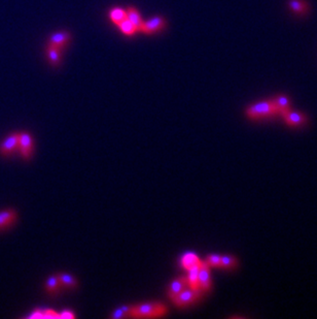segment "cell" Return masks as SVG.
Returning <instances> with one entry per match:
<instances>
[{
  "mask_svg": "<svg viewBox=\"0 0 317 319\" xmlns=\"http://www.w3.org/2000/svg\"><path fill=\"white\" fill-rule=\"evenodd\" d=\"M168 313V308L158 301H149L132 308L131 318H157L163 317Z\"/></svg>",
  "mask_w": 317,
  "mask_h": 319,
  "instance_id": "cell-1",
  "label": "cell"
},
{
  "mask_svg": "<svg viewBox=\"0 0 317 319\" xmlns=\"http://www.w3.org/2000/svg\"><path fill=\"white\" fill-rule=\"evenodd\" d=\"M276 114H278V112L272 100H264L257 102L246 110V115L251 120L269 118Z\"/></svg>",
  "mask_w": 317,
  "mask_h": 319,
  "instance_id": "cell-2",
  "label": "cell"
},
{
  "mask_svg": "<svg viewBox=\"0 0 317 319\" xmlns=\"http://www.w3.org/2000/svg\"><path fill=\"white\" fill-rule=\"evenodd\" d=\"M165 27H166L165 19L160 16H156L147 21H143L142 24L140 25L138 32H141L145 34V36H153V34L163 31Z\"/></svg>",
  "mask_w": 317,
  "mask_h": 319,
  "instance_id": "cell-3",
  "label": "cell"
},
{
  "mask_svg": "<svg viewBox=\"0 0 317 319\" xmlns=\"http://www.w3.org/2000/svg\"><path fill=\"white\" fill-rule=\"evenodd\" d=\"M33 149L34 141L32 135L27 131H21L19 136V148H18L21 157L26 161L30 160L33 155Z\"/></svg>",
  "mask_w": 317,
  "mask_h": 319,
  "instance_id": "cell-4",
  "label": "cell"
},
{
  "mask_svg": "<svg viewBox=\"0 0 317 319\" xmlns=\"http://www.w3.org/2000/svg\"><path fill=\"white\" fill-rule=\"evenodd\" d=\"M201 294V291L194 290L189 287L183 289L177 297L172 300V301L175 304V306H177L178 308H186L197 301Z\"/></svg>",
  "mask_w": 317,
  "mask_h": 319,
  "instance_id": "cell-5",
  "label": "cell"
},
{
  "mask_svg": "<svg viewBox=\"0 0 317 319\" xmlns=\"http://www.w3.org/2000/svg\"><path fill=\"white\" fill-rule=\"evenodd\" d=\"M20 132H13L8 134L5 139L0 143V156L8 157L13 155L19 148Z\"/></svg>",
  "mask_w": 317,
  "mask_h": 319,
  "instance_id": "cell-6",
  "label": "cell"
},
{
  "mask_svg": "<svg viewBox=\"0 0 317 319\" xmlns=\"http://www.w3.org/2000/svg\"><path fill=\"white\" fill-rule=\"evenodd\" d=\"M199 287L202 292L209 291L211 288L210 266L206 262H201L199 269Z\"/></svg>",
  "mask_w": 317,
  "mask_h": 319,
  "instance_id": "cell-7",
  "label": "cell"
},
{
  "mask_svg": "<svg viewBox=\"0 0 317 319\" xmlns=\"http://www.w3.org/2000/svg\"><path fill=\"white\" fill-rule=\"evenodd\" d=\"M70 39H71V36H70V33L66 30H61V31H57L52 34L49 38L48 45L58 47L60 49L64 50L68 46Z\"/></svg>",
  "mask_w": 317,
  "mask_h": 319,
  "instance_id": "cell-8",
  "label": "cell"
},
{
  "mask_svg": "<svg viewBox=\"0 0 317 319\" xmlns=\"http://www.w3.org/2000/svg\"><path fill=\"white\" fill-rule=\"evenodd\" d=\"M18 220V213L14 209H4L0 211V231L13 226Z\"/></svg>",
  "mask_w": 317,
  "mask_h": 319,
  "instance_id": "cell-9",
  "label": "cell"
},
{
  "mask_svg": "<svg viewBox=\"0 0 317 319\" xmlns=\"http://www.w3.org/2000/svg\"><path fill=\"white\" fill-rule=\"evenodd\" d=\"M281 115H282L286 124H288L289 126H294V127L304 124L307 120L304 114L299 113V112L289 111V110L282 112Z\"/></svg>",
  "mask_w": 317,
  "mask_h": 319,
  "instance_id": "cell-10",
  "label": "cell"
},
{
  "mask_svg": "<svg viewBox=\"0 0 317 319\" xmlns=\"http://www.w3.org/2000/svg\"><path fill=\"white\" fill-rule=\"evenodd\" d=\"M187 287H188L187 277L176 278L170 284L169 290H168V297L172 300L173 299H175L176 297H177L183 289H186Z\"/></svg>",
  "mask_w": 317,
  "mask_h": 319,
  "instance_id": "cell-11",
  "label": "cell"
},
{
  "mask_svg": "<svg viewBox=\"0 0 317 319\" xmlns=\"http://www.w3.org/2000/svg\"><path fill=\"white\" fill-rule=\"evenodd\" d=\"M63 49H60L58 47L50 46L48 45L47 48V57L49 59V62L52 66H59L62 60Z\"/></svg>",
  "mask_w": 317,
  "mask_h": 319,
  "instance_id": "cell-12",
  "label": "cell"
},
{
  "mask_svg": "<svg viewBox=\"0 0 317 319\" xmlns=\"http://www.w3.org/2000/svg\"><path fill=\"white\" fill-rule=\"evenodd\" d=\"M199 269H200V264L193 266L192 269L188 270V276H187L188 287L197 291H201L199 287Z\"/></svg>",
  "mask_w": 317,
  "mask_h": 319,
  "instance_id": "cell-13",
  "label": "cell"
},
{
  "mask_svg": "<svg viewBox=\"0 0 317 319\" xmlns=\"http://www.w3.org/2000/svg\"><path fill=\"white\" fill-rule=\"evenodd\" d=\"M200 263H201V260L199 258V256L197 254H195V253H193V252H188V253L184 254L181 257V261H180L181 266L186 271L192 269L193 266L198 265Z\"/></svg>",
  "mask_w": 317,
  "mask_h": 319,
  "instance_id": "cell-14",
  "label": "cell"
},
{
  "mask_svg": "<svg viewBox=\"0 0 317 319\" xmlns=\"http://www.w3.org/2000/svg\"><path fill=\"white\" fill-rule=\"evenodd\" d=\"M61 287H62V285H61V282L59 280L58 275H52L47 279L46 290L49 295L54 296V295L58 294V291L60 290Z\"/></svg>",
  "mask_w": 317,
  "mask_h": 319,
  "instance_id": "cell-15",
  "label": "cell"
},
{
  "mask_svg": "<svg viewBox=\"0 0 317 319\" xmlns=\"http://www.w3.org/2000/svg\"><path fill=\"white\" fill-rule=\"evenodd\" d=\"M126 19L129 20L132 24H133L137 29H139L140 25L142 24L143 20L141 18V15L136 10L134 6H129L126 10Z\"/></svg>",
  "mask_w": 317,
  "mask_h": 319,
  "instance_id": "cell-16",
  "label": "cell"
},
{
  "mask_svg": "<svg viewBox=\"0 0 317 319\" xmlns=\"http://www.w3.org/2000/svg\"><path fill=\"white\" fill-rule=\"evenodd\" d=\"M58 277L61 282V285L65 288L74 289L78 285L76 278H74L72 275H70L68 273H60V274H58Z\"/></svg>",
  "mask_w": 317,
  "mask_h": 319,
  "instance_id": "cell-17",
  "label": "cell"
},
{
  "mask_svg": "<svg viewBox=\"0 0 317 319\" xmlns=\"http://www.w3.org/2000/svg\"><path fill=\"white\" fill-rule=\"evenodd\" d=\"M118 27L120 29V31L124 34V36L126 37H134L135 34L138 32V29L135 27V26L132 24L129 20L125 19V20H123L121 23H119L118 25Z\"/></svg>",
  "mask_w": 317,
  "mask_h": 319,
  "instance_id": "cell-18",
  "label": "cell"
},
{
  "mask_svg": "<svg viewBox=\"0 0 317 319\" xmlns=\"http://www.w3.org/2000/svg\"><path fill=\"white\" fill-rule=\"evenodd\" d=\"M126 17H127V15H126L125 8L117 6V7H112L109 11V20L114 25H118L123 20H125Z\"/></svg>",
  "mask_w": 317,
  "mask_h": 319,
  "instance_id": "cell-19",
  "label": "cell"
},
{
  "mask_svg": "<svg viewBox=\"0 0 317 319\" xmlns=\"http://www.w3.org/2000/svg\"><path fill=\"white\" fill-rule=\"evenodd\" d=\"M132 308L133 306L131 305H125L122 306L118 309L114 310V311L111 313L110 318L112 319H121V318H131L132 314Z\"/></svg>",
  "mask_w": 317,
  "mask_h": 319,
  "instance_id": "cell-20",
  "label": "cell"
},
{
  "mask_svg": "<svg viewBox=\"0 0 317 319\" xmlns=\"http://www.w3.org/2000/svg\"><path fill=\"white\" fill-rule=\"evenodd\" d=\"M273 103H274V106L278 112V114H281L282 112H285L287 110H289V105H290V100L288 99V97H286L285 95H279L276 98L272 99Z\"/></svg>",
  "mask_w": 317,
  "mask_h": 319,
  "instance_id": "cell-21",
  "label": "cell"
},
{
  "mask_svg": "<svg viewBox=\"0 0 317 319\" xmlns=\"http://www.w3.org/2000/svg\"><path fill=\"white\" fill-rule=\"evenodd\" d=\"M237 266V260L231 255H223L221 256V266L225 270H233Z\"/></svg>",
  "mask_w": 317,
  "mask_h": 319,
  "instance_id": "cell-22",
  "label": "cell"
},
{
  "mask_svg": "<svg viewBox=\"0 0 317 319\" xmlns=\"http://www.w3.org/2000/svg\"><path fill=\"white\" fill-rule=\"evenodd\" d=\"M288 4L289 7L297 14H303L307 10V5L302 0H290Z\"/></svg>",
  "mask_w": 317,
  "mask_h": 319,
  "instance_id": "cell-23",
  "label": "cell"
},
{
  "mask_svg": "<svg viewBox=\"0 0 317 319\" xmlns=\"http://www.w3.org/2000/svg\"><path fill=\"white\" fill-rule=\"evenodd\" d=\"M205 262L209 264V266H212V268H219V266H221V255H217V254L208 255Z\"/></svg>",
  "mask_w": 317,
  "mask_h": 319,
  "instance_id": "cell-24",
  "label": "cell"
},
{
  "mask_svg": "<svg viewBox=\"0 0 317 319\" xmlns=\"http://www.w3.org/2000/svg\"><path fill=\"white\" fill-rule=\"evenodd\" d=\"M59 318V313L53 309L43 310V319H56Z\"/></svg>",
  "mask_w": 317,
  "mask_h": 319,
  "instance_id": "cell-25",
  "label": "cell"
},
{
  "mask_svg": "<svg viewBox=\"0 0 317 319\" xmlns=\"http://www.w3.org/2000/svg\"><path fill=\"white\" fill-rule=\"evenodd\" d=\"M75 313L71 310H63L62 312L59 313V318L60 319H73L75 318Z\"/></svg>",
  "mask_w": 317,
  "mask_h": 319,
  "instance_id": "cell-26",
  "label": "cell"
},
{
  "mask_svg": "<svg viewBox=\"0 0 317 319\" xmlns=\"http://www.w3.org/2000/svg\"><path fill=\"white\" fill-rule=\"evenodd\" d=\"M27 318H29V319H40V318H43V310H40V309L34 310V311L29 316H27Z\"/></svg>",
  "mask_w": 317,
  "mask_h": 319,
  "instance_id": "cell-27",
  "label": "cell"
}]
</instances>
